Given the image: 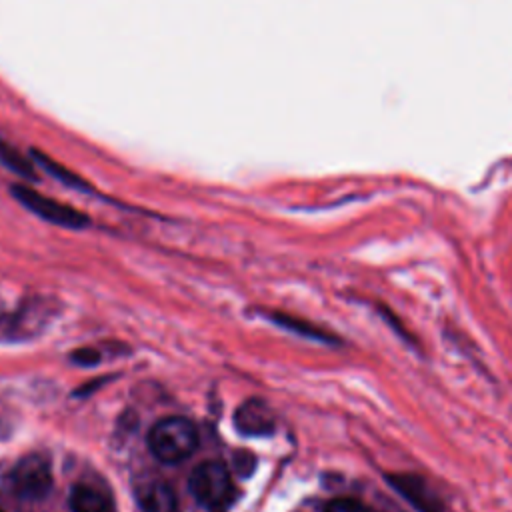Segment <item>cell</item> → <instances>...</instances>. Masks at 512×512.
Listing matches in <instances>:
<instances>
[{"label": "cell", "instance_id": "cell-1", "mask_svg": "<svg viewBox=\"0 0 512 512\" xmlns=\"http://www.w3.org/2000/svg\"><path fill=\"white\" fill-rule=\"evenodd\" d=\"M198 448V432L184 416H166L148 432V450L164 464H178Z\"/></svg>", "mask_w": 512, "mask_h": 512}, {"label": "cell", "instance_id": "cell-2", "mask_svg": "<svg viewBox=\"0 0 512 512\" xmlns=\"http://www.w3.org/2000/svg\"><path fill=\"white\" fill-rule=\"evenodd\" d=\"M188 490L192 498L208 510L224 506L232 496V478L228 466L220 460L200 462L190 472Z\"/></svg>", "mask_w": 512, "mask_h": 512}, {"label": "cell", "instance_id": "cell-3", "mask_svg": "<svg viewBox=\"0 0 512 512\" xmlns=\"http://www.w3.org/2000/svg\"><path fill=\"white\" fill-rule=\"evenodd\" d=\"M52 468L44 454L22 456L8 472L12 492L22 500H42L52 490Z\"/></svg>", "mask_w": 512, "mask_h": 512}, {"label": "cell", "instance_id": "cell-4", "mask_svg": "<svg viewBox=\"0 0 512 512\" xmlns=\"http://www.w3.org/2000/svg\"><path fill=\"white\" fill-rule=\"evenodd\" d=\"M12 196L24 206L28 208L32 214H36L38 218L62 226V228H72V230H80L88 226V216L64 202H58L50 196H44L40 192H36L30 186L24 184H14L12 188Z\"/></svg>", "mask_w": 512, "mask_h": 512}, {"label": "cell", "instance_id": "cell-5", "mask_svg": "<svg viewBox=\"0 0 512 512\" xmlns=\"http://www.w3.org/2000/svg\"><path fill=\"white\" fill-rule=\"evenodd\" d=\"M388 482L420 512H442V500L432 486L418 474H392Z\"/></svg>", "mask_w": 512, "mask_h": 512}, {"label": "cell", "instance_id": "cell-6", "mask_svg": "<svg viewBox=\"0 0 512 512\" xmlns=\"http://www.w3.org/2000/svg\"><path fill=\"white\" fill-rule=\"evenodd\" d=\"M68 504L70 512H118L110 492L92 482L74 484Z\"/></svg>", "mask_w": 512, "mask_h": 512}, {"label": "cell", "instance_id": "cell-7", "mask_svg": "<svg viewBox=\"0 0 512 512\" xmlns=\"http://www.w3.org/2000/svg\"><path fill=\"white\" fill-rule=\"evenodd\" d=\"M234 424L242 434H248V436H262L272 432L274 428L270 410L266 408V404L258 400L244 402L234 414Z\"/></svg>", "mask_w": 512, "mask_h": 512}, {"label": "cell", "instance_id": "cell-8", "mask_svg": "<svg viewBox=\"0 0 512 512\" xmlns=\"http://www.w3.org/2000/svg\"><path fill=\"white\" fill-rule=\"evenodd\" d=\"M138 502L144 512H178L174 490L164 482H150L138 490Z\"/></svg>", "mask_w": 512, "mask_h": 512}, {"label": "cell", "instance_id": "cell-9", "mask_svg": "<svg viewBox=\"0 0 512 512\" xmlns=\"http://www.w3.org/2000/svg\"><path fill=\"white\" fill-rule=\"evenodd\" d=\"M0 164L26 180H36V168L32 164V158H28L20 148L4 140H0Z\"/></svg>", "mask_w": 512, "mask_h": 512}, {"label": "cell", "instance_id": "cell-10", "mask_svg": "<svg viewBox=\"0 0 512 512\" xmlns=\"http://www.w3.org/2000/svg\"><path fill=\"white\" fill-rule=\"evenodd\" d=\"M32 158H34L48 174H52L56 180L64 182L66 186L80 188V190H88V184H86L80 176H76L74 172H70L66 166H62L60 162H56V160L50 158L48 154H44V152H40V150H32Z\"/></svg>", "mask_w": 512, "mask_h": 512}, {"label": "cell", "instance_id": "cell-11", "mask_svg": "<svg viewBox=\"0 0 512 512\" xmlns=\"http://www.w3.org/2000/svg\"><path fill=\"white\" fill-rule=\"evenodd\" d=\"M322 512H368L366 506L354 498H334L330 500Z\"/></svg>", "mask_w": 512, "mask_h": 512}, {"label": "cell", "instance_id": "cell-12", "mask_svg": "<svg viewBox=\"0 0 512 512\" xmlns=\"http://www.w3.org/2000/svg\"><path fill=\"white\" fill-rule=\"evenodd\" d=\"M98 358H100V354H98L96 350H90V348H82V350H76V352L72 354V360H74L76 364H84V366L96 364Z\"/></svg>", "mask_w": 512, "mask_h": 512}, {"label": "cell", "instance_id": "cell-13", "mask_svg": "<svg viewBox=\"0 0 512 512\" xmlns=\"http://www.w3.org/2000/svg\"><path fill=\"white\" fill-rule=\"evenodd\" d=\"M0 512H2V510H0Z\"/></svg>", "mask_w": 512, "mask_h": 512}]
</instances>
